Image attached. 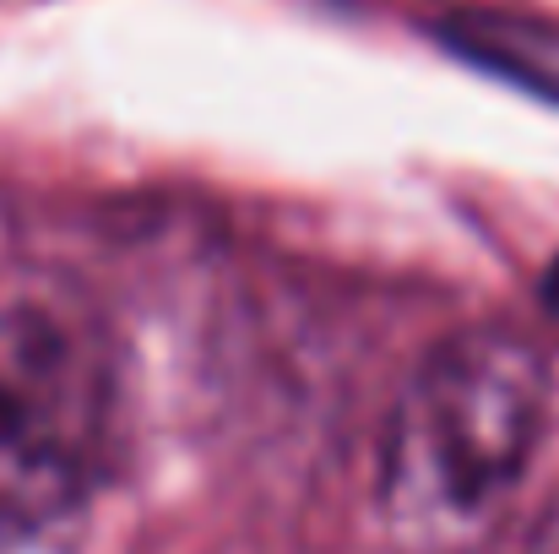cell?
Segmentation results:
<instances>
[{"mask_svg":"<svg viewBox=\"0 0 559 554\" xmlns=\"http://www.w3.org/2000/svg\"><path fill=\"white\" fill-rule=\"evenodd\" d=\"M440 38L462 60H473V66H484V71H495V76H506V82H516L527 93H544V98L559 104V22H549V16L462 11V16L440 22Z\"/></svg>","mask_w":559,"mask_h":554,"instance_id":"3","label":"cell"},{"mask_svg":"<svg viewBox=\"0 0 559 554\" xmlns=\"http://www.w3.org/2000/svg\"><path fill=\"white\" fill-rule=\"evenodd\" d=\"M93 517V440L49 338L0 349V554H82Z\"/></svg>","mask_w":559,"mask_h":554,"instance_id":"2","label":"cell"},{"mask_svg":"<svg viewBox=\"0 0 559 554\" xmlns=\"http://www.w3.org/2000/svg\"><path fill=\"white\" fill-rule=\"evenodd\" d=\"M544 310H549V316L559 321V261L549 267V272H544Z\"/></svg>","mask_w":559,"mask_h":554,"instance_id":"5","label":"cell"},{"mask_svg":"<svg viewBox=\"0 0 559 554\" xmlns=\"http://www.w3.org/2000/svg\"><path fill=\"white\" fill-rule=\"evenodd\" d=\"M516 554H559V495L544 506V511H538V522L522 533Z\"/></svg>","mask_w":559,"mask_h":554,"instance_id":"4","label":"cell"},{"mask_svg":"<svg viewBox=\"0 0 559 554\" xmlns=\"http://www.w3.org/2000/svg\"><path fill=\"white\" fill-rule=\"evenodd\" d=\"M549 429V365L506 327H473L407 375L380 429L374 517L391 554H484L511 522Z\"/></svg>","mask_w":559,"mask_h":554,"instance_id":"1","label":"cell"}]
</instances>
